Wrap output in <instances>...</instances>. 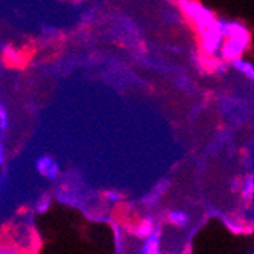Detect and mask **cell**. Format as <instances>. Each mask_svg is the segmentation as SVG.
<instances>
[{"label":"cell","instance_id":"obj_1","mask_svg":"<svg viewBox=\"0 0 254 254\" xmlns=\"http://www.w3.org/2000/svg\"><path fill=\"white\" fill-rule=\"evenodd\" d=\"M12 242H15L26 254L35 247V235L28 225L17 227L14 232L8 236Z\"/></svg>","mask_w":254,"mask_h":254},{"label":"cell","instance_id":"obj_2","mask_svg":"<svg viewBox=\"0 0 254 254\" xmlns=\"http://www.w3.org/2000/svg\"><path fill=\"white\" fill-rule=\"evenodd\" d=\"M37 169L48 180H55L60 175V166L52 157L43 155L37 160Z\"/></svg>","mask_w":254,"mask_h":254},{"label":"cell","instance_id":"obj_3","mask_svg":"<svg viewBox=\"0 0 254 254\" xmlns=\"http://www.w3.org/2000/svg\"><path fill=\"white\" fill-rule=\"evenodd\" d=\"M158 251H160V233L151 232L146 236V242H145L142 254H158Z\"/></svg>","mask_w":254,"mask_h":254},{"label":"cell","instance_id":"obj_4","mask_svg":"<svg viewBox=\"0 0 254 254\" xmlns=\"http://www.w3.org/2000/svg\"><path fill=\"white\" fill-rule=\"evenodd\" d=\"M0 254H26L15 242H12L9 238L0 241Z\"/></svg>","mask_w":254,"mask_h":254},{"label":"cell","instance_id":"obj_5","mask_svg":"<svg viewBox=\"0 0 254 254\" xmlns=\"http://www.w3.org/2000/svg\"><path fill=\"white\" fill-rule=\"evenodd\" d=\"M189 219H190L189 213L184 210H172L169 213V221L177 227H186L189 224Z\"/></svg>","mask_w":254,"mask_h":254},{"label":"cell","instance_id":"obj_6","mask_svg":"<svg viewBox=\"0 0 254 254\" xmlns=\"http://www.w3.org/2000/svg\"><path fill=\"white\" fill-rule=\"evenodd\" d=\"M232 63H233V65L238 68L239 72H242L244 75H248V78H253V65L250 63H245V61H242L239 58L232 60Z\"/></svg>","mask_w":254,"mask_h":254},{"label":"cell","instance_id":"obj_7","mask_svg":"<svg viewBox=\"0 0 254 254\" xmlns=\"http://www.w3.org/2000/svg\"><path fill=\"white\" fill-rule=\"evenodd\" d=\"M253 175H248V178L244 180V184H242V193H244V198H251L253 196Z\"/></svg>","mask_w":254,"mask_h":254},{"label":"cell","instance_id":"obj_8","mask_svg":"<svg viewBox=\"0 0 254 254\" xmlns=\"http://www.w3.org/2000/svg\"><path fill=\"white\" fill-rule=\"evenodd\" d=\"M140 235L142 236H148L151 232H154V225H152V219L151 218H146V219H143V222H142V225H140Z\"/></svg>","mask_w":254,"mask_h":254},{"label":"cell","instance_id":"obj_9","mask_svg":"<svg viewBox=\"0 0 254 254\" xmlns=\"http://www.w3.org/2000/svg\"><path fill=\"white\" fill-rule=\"evenodd\" d=\"M107 198H108L110 201H119V199H121V195L116 193V192H108V193H107Z\"/></svg>","mask_w":254,"mask_h":254},{"label":"cell","instance_id":"obj_10","mask_svg":"<svg viewBox=\"0 0 254 254\" xmlns=\"http://www.w3.org/2000/svg\"><path fill=\"white\" fill-rule=\"evenodd\" d=\"M2 151H3V148H2V145H0V163H3L5 161V155H2Z\"/></svg>","mask_w":254,"mask_h":254}]
</instances>
